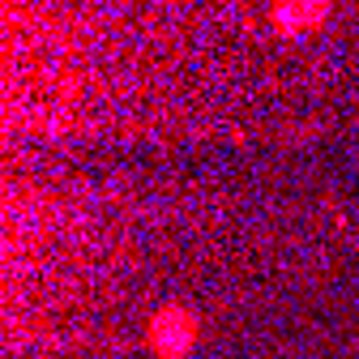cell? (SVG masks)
Instances as JSON below:
<instances>
[{
    "label": "cell",
    "mask_w": 359,
    "mask_h": 359,
    "mask_svg": "<svg viewBox=\"0 0 359 359\" xmlns=\"http://www.w3.org/2000/svg\"><path fill=\"white\" fill-rule=\"evenodd\" d=\"M321 22H325L321 5H283V9H274V26L283 34H299V30H312V26H321Z\"/></svg>",
    "instance_id": "cell-2"
},
{
    "label": "cell",
    "mask_w": 359,
    "mask_h": 359,
    "mask_svg": "<svg viewBox=\"0 0 359 359\" xmlns=\"http://www.w3.org/2000/svg\"><path fill=\"white\" fill-rule=\"evenodd\" d=\"M197 338H201V321H197V312L184 308V304L158 308L150 317V325H146V342L163 359H184L197 346Z\"/></svg>",
    "instance_id": "cell-1"
}]
</instances>
